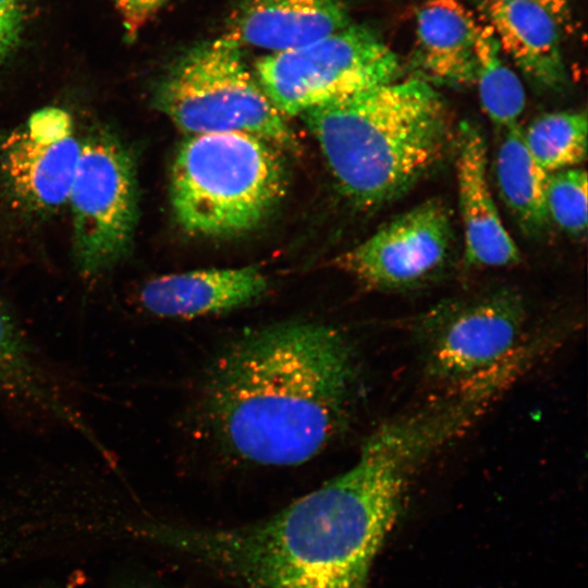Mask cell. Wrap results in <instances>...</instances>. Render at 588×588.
I'll list each match as a JSON object with an SVG mask.
<instances>
[{"instance_id": "cell-1", "label": "cell", "mask_w": 588, "mask_h": 588, "mask_svg": "<svg viewBox=\"0 0 588 588\" xmlns=\"http://www.w3.org/2000/svg\"><path fill=\"white\" fill-rule=\"evenodd\" d=\"M414 480L397 455L365 443L350 468L268 517L156 523L143 535L238 588H368Z\"/></svg>"}, {"instance_id": "cell-2", "label": "cell", "mask_w": 588, "mask_h": 588, "mask_svg": "<svg viewBox=\"0 0 588 588\" xmlns=\"http://www.w3.org/2000/svg\"><path fill=\"white\" fill-rule=\"evenodd\" d=\"M358 369L348 338L318 321L249 330L216 357L197 413L229 456L257 466L304 464L344 430Z\"/></svg>"}, {"instance_id": "cell-3", "label": "cell", "mask_w": 588, "mask_h": 588, "mask_svg": "<svg viewBox=\"0 0 588 588\" xmlns=\"http://www.w3.org/2000/svg\"><path fill=\"white\" fill-rule=\"evenodd\" d=\"M301 118L340 192L362 209L407 192L440 162L452 135L442 97L421 78L395 79Z\"/></svg>"}, {"instance_id": "cell-4", "label": "cell", "mask_w": 588, "mask_h": 588, "mask_svg": "<svg viewBox=\"0 0 588 588\" xmlns=\"http://www.w3.org/2000/svg\"><path fill=\"white\" fill-rule=\"evenodd\" d=\"M281 149L249 134L187 136L174 157L170 198L188 234L228 237L257 228L283 198Z\"/></svg>"}, {"instance_id": "cell-5", "label": "cell", "mask_w": 588, "mask_h": 588, "mask_svg": "<svg viewBox=\"0 0 588 588\" xmlns=\"http://www.w3.org/2000/svg\"><path fill=\"white\" fill-rule=\"evenodd\" d=\"M241 48L224 34L188 49L157 84L156 108L188 136L238 132L298 152L296 134L246 66Z\"/></svg>"}, {"instance_id": "cell-6", "label": "cell", "mask_w": 588, "mask_h": 588, "mask_svg": "<svg viewBox=\"0 0 588 588\" xmlns=\"http://www.w3.org/2000/svg\"><path fill=\"white\" fill-rule=\"evenodd\" d=\"M396 53L369 27H347L306 46L260 58L255 76L284 117L397 79Z\"/></svg>"}, {"instance_id": "cell-7", "label": "cell", "mask_w": 588, "mask_h": 588, "mask_svg": "<svg viewBox=\"0 0 588 588\" xmlns=\"http://www.w3.org/2000/svg\"><path fill=\"white\" fill-rule=\"evenodd\" d=\"M68 203L74 266L83 279L98 280L128 254L138 217L134 159L110 131L82 139Z\"/></svg>"}, {"instance_id": "cell-8", "label": "cell", "mask_w": 588, "mask_h": 588, "mask_svg": "<svg viewBox=\"0 0 588 588\" xmlns=\"http://www.w3.org/2000/svg\"><path fill=\"white\" fill-rule=\"evenodd\" d=\"M526 320L524 301L511 291L437 304L415 326L426 375L451 387L489 371L527 342Z\"/></svg>"}, {"instance_id": "cell-9", "label": "cell", "mask_w": 588, "mask_h": 588, "mask_svg": "<svg viewBox=\"0 0 588 588\" xmlns=\"http://www.w3.org/2000/svg\"><path fill=\"white\" fill-rule=\"evenodd\" d=\"M0 408L14 419L84 438L106 461L109 448L85 417L71 381L49 360L15 309L0 297Z\"/></svg>"}, {"instance_id": "cell-10", "label": "cell", "mask_w": 588, "mask_h": 588, "mask_svg": "<svg viewBox=\"0 0 588 588\" xmlns=\"http://www.w3.org/2000/svg\"><path fill=\"white\" fill-rule=\"evenodd\" d=\"M453 240L448 208L440 200L429 199L335 257L334 266L369 289H414L445 269Z\"/></svg>"}, {"instance_id": "cell-11", "label": "cell", "mask_w": 588, "mask_h": 588, "mask_svg": "<svg viewBox=\"0 0 588 588\" xmlns=\"http://www.w3.org/2000/svg\"><path fill=\"white\" fill-rule=\"evenodd\" d=\"M81 150L71 114L60 107H46L0 143V174L24 208L52 212L68 203Z\"/></svg>"}, {"instance_id": "cell-12", "label": "cell", "mask_w": 588, "mask_h": 588, "mask_svg": "<svg viewBox=\"0 0 588 588\" xmlns=\"http://www.w3.org/2000/svg\"><path fill=\"white\" fill-rule=\"evenodd\" d=\"M456 179L465 259L471 266L500 268L520 259L493 200L485 137L474 123L457 131Z\"/></svg>"}, {"instance_id": "cell-13", "label": "cell", "mask_w": 588, "mask_h": 588, "mask_svg": "<svg viewBox=\"0 0 588 588\" xmlns=\"http://www.w3.org/2000/svg\"><path fill=\"white\" fill-rule=\"evenodd\" d=\"M267 277L257 267L212 268L152 278L137 302L159 318H195L249 305L265 295Z\"/></svg>"}, {"instance_id": "cell-14", "label": "cell", "mask_w": 588, "mask_h": 588, "mask_svg": "<svg viewBox=\"0 0 588 588\" xmlns=\"http://www.w3.org/2000/svg\"><path fill=\"white\" fill-rule=\"evenodd\" d=\"M483 7L502 52L530 82L553 90L567 84L562 25L544 7L529 0H483Z\"/></svg>"}, {"instance_id": "cell-15", "label": "cell", "mask_w": 588, "mask_h": 588, "mask_svg": "<svg viewBox=\"0 0 588 588\" xmlns=\"http://www.w3.org/2000/svg\"><path fill=\"white\" fill-rule=\"evenodd\" d=\"M351 24L343 0H248L228 35L240 46L281 52Z\"/></svg>"}, {"instance_id": "cell-16", "label": "cell", "mask_w": 588, "mask_h": 588, "mask_svg": "<svg viewBox=\"0 0 588 588\" xmlns=\"http://www.w3.org/2000/svg\"><path fill=\"white\" fill-rule=\"evenodd\" d=\"M480 23L460 0H427L416 12L415 62L421 79L446 86L475 82Z\"/></svg>"}, {"instance_id": "cell-17", "label": "cell", "mask_w": 588, "mask_h": 588, "mask_svg": "<svg viewBox=\"0 0 588 588\" xmlns=\"http://www.w3.org/2000/svg\"><path fill=\"white\" fill-rule=\"evenodd\" d=\"M494 174L500 197L523 232L543 233L550 222L546 205L549 173L530 154L518 123L501 130Z\"/></svg>"}, {"instance_id": "cell-18", "label": "cell", "mask_w": 588, "mask_h": 588, "mask_svg": "<svg viewBox=\"0 0 588 588\" xmlns=\"http://www.w3.org/2000/svg\"><path fill=\"white\" fill-rule=\"evenodd\" d=\"M502 54L489 24H480L474 83L485 113L501 130L518 123L526 103L524 86Z\"/></svg>"}, {"instance_id": "cell-19", "label": "cell", "mask_w": 588, "mask_h": 588, "mask_svg": "<svg viewBox=\"0 0 588 588\" xmlns=\"http://www.w3.org/2000/svg\"><path fill=\"white\" fill-rule=\"evenodd\" d=\"M523 131L530 154L548 173L577 168L587 158L585 111L543 113Z\"/></svg>"}, {"instance_id": "cell-20", "label": "cell", "mask_w": 588, "mask_h": 588, "mask_svg": "<svg viewBox=\"0 0 588 588\" xmlns=\"http://www.w3.org/2000/svg\"><path fill=\"white\" fill-rule=\"evenodd\" d=\"M546 205L549 220L572 236L586 233L588 222L587 172L571 168L548 175Z\"/></svg>"}, {"instance_id": "cell-21", "label": "cell", "mask_w": 588, "mask_h": 588, "mask_svg": "<svg viewBox=\"0 0 588 588\" xmlns=\"http://www.w3.org/2000/svg\"><path fill=\"white\" fill-rule=\"evenodd\" d=\"M25 19V0H0V64L17 47Z\"/></svg>"}, {"instance_id": "cell-22", "label": "cell", "mask_w": 588, "mask_h": 588, "mask_svg": "<svg viewBox=\"0 0 588 588\" xmlns=\"http://www.w3.org/2000/svg\"><path fill=\"white\" fill-rule=\"evenodd\" d=\"M126 34L135 36L168 0H113Z\"/></svg>"}, {"instance_id": "cell-23", "label": "cell", "mask_w": 588, "mask_h": 588, "mask_svg": "<svg viewBox=\"0 0 588 588\" xmlns=\"http://www.w3.org/2000/svg\"><path fill=\"white\" fill-rule=\"evenodd\" d=\"M486 1H516V0H486ZM537 2L544 7L562 25L566 20L569 19V0H529Z\"/></svg>"}, {"instance_id": "cell-24", "label": "cell", "mask_w": 588, "mask_h": 588, "mask_svg": "<svg viewBox=\"0 0 588 588\" xmlns=\"http://www.w3.org/2000/svg\"><path fill=\"white\" fill-rule=\"evenodd\" d=\"M142 588H145V587H142Z\"/></svg>"}]
</instances>
